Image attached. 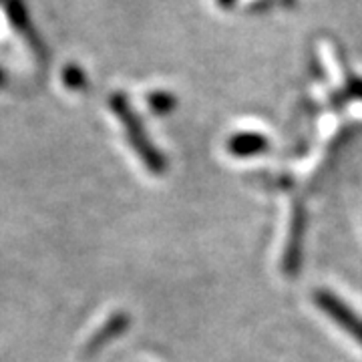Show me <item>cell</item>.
Instances as JSON below:
<instances>
[{
  "label": "cell",
  "mask_w": 362,
  "mask_h": 362,
  "mask_svg": "<svg viewBox=\"0 0 362 362\" xmlns=\"http://www.w3.org/2000/svg\"><path fill=\"white\" fill-rule=\"evenodd\" d=\"M228 151L233 157H256L266 153L270 149V141L254 131H244V133H235L228 139Z\"/></svg>",
  "instance_id": "cell-4"
},
{
  "label": "cell",
  "mask_w": 362,
  "mask_h": 362,
  "mask_svg": "<svg viewBox=\"0 0 362 362\" xmlns=\"http://www.w3.org/2000/svg\"><path fill=\"white\" fill-rule=\"evenodd\" d=\"M314 304L340 328H344V332L354 338L362 346V318L356 312L350 308L346 302H342L337 294L328 292V290H316L314 292Z\"/></svg>",
  "instance_id": "cell-2"
},
{
  "label": "cell",
  "mask_w": 362,
  "mask_h": 362,
  "mask_svg": "<svg viewBox=\"0 0 362 362\" xmlns=\"http://www.w3.org/2000/svg\"><path fill=\"white\" fill-rule=\"evenodd\" d=\"M6 13H8V18L14 28L28 30V16H26L25 6L21 0H6Z\"/></svg>",
  "instance_id": "cell-5"
},
{
  "label": "cell",
  "mask_w": 362,
  "mask_h": 362,
  "mask_svg": "<svg viewBox=\"0 0 362 362\" xmlns=\"http://www.w3.org/2000/svg\"><path fill=\"white\" fill-rule=\"evenodd\" d=\"M111 103H113V107H115L117 113L121 115L123 123L127 125L131 143H133L135 151L141 156V159L145 161V165L151 169L153 173H163V171H165V159H163V156L157 151L151 143H149L147 135L143 133V127H141V123H139V119L133 115V111L129 109V105L125 103L121 97L111 99Z\"/></svg>",
  "instance_id": "cell-1"
},
{
  "label": "cell",
  "mask_w": 362,
  "mask_h": 362,
  "mask_svg": "<svg viewBox=\"0 0 362 362\" xmlns=\"http://www.w3.org/2000/svg\"><path fill=\"white\" fill-rule=\"evenodd\" d=\"M151 107L157 113H168L173 109V99L165 93H157V95H151Z\"/></svg>",
  "instance_id": "cell-6"
},
{
  "label": "cell",
  "mask_w": 362,
  "mask_h": 362,
  "mask_svg": "<svg viewBox=\"0 0 362 362\" xmlns=\"http://www.w3.org/2000/svg\"><path fill=\"white\" fill-rule=\"evenodd\" d=\"M308 228V211L302 202H296L292 207V220H290V233L286 242L284 258H282V270L286 276H296L302 266V247Z\"/></svg>",
  "instance_id": "cell-3"
}]
</instances>
